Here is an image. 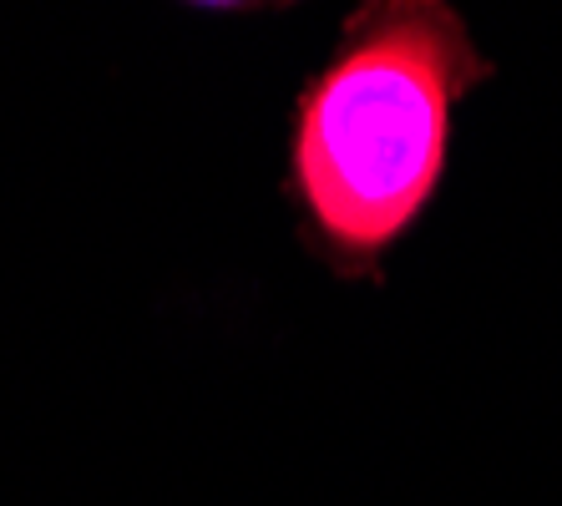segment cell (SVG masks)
I'll return each instance as SVG.
<instances>
[{"label": "cell", "mask_w": 562, "mask_h": 506, "mask_svg": "<svg viewBox=\"0 0 562 506\" xmlns=\"http://www.w3.org/2000/svg\"><path fill=\"white\" fill-rule=\"evenodd\" d=\"M486 77L492 61L441 0H375L345 21L289 132V193L329 263L375 273L416 228L451 162L461 97Z\"/></svg>", "instance_id": "obj_1"}]
</instances>
